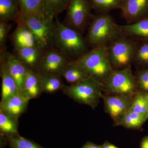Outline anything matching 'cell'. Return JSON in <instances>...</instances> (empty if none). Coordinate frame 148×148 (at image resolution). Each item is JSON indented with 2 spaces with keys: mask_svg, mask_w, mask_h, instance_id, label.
<instances>
[{
  "mask_svg": "<svg viewBox=\"0 0 148 148\" xmlns=\"http://www.w3.org/2000/svg\"><path fill=\"white\" fill-rule=\"evenodd\" d=\"M53 48L75 61L89 51L85 38L78 32L67 27L55 17Z\"/></svg>",
  "mask_w": 148,
  "mask_h": 148,
  "instance_id": "obj_1",
  "label": "cell"
},
{
  "mask_svg": "<svg viewBox=\"0 0 148 148\" xmlns=\"http://www.w3.org/2000/svg\"><path fill=\"white\" fill-rule=\"evenodd\" d=\"M122 35L120 25L109 13L93 15L85 38L91 49L107 46Z\"/></svg>",
  "mask_w": 148,
  "mask_h": 148,
  "instance_id": "obj_2",
  "label": "cell"
},
{
  "mask_svg": "<svg viewBox=\"0 0 148 148\" xmlns=\"http://www.w3.org/2000/svg\"><path fill=\"white\" fill-rule=\"evenodd\" d=\"M75 61L84 69L88 76L102 84L114 71L109 59L107 46L91 49Z\"/></svg>",
  "mask_w": 148,
  "mask_h": 148,
  "instance_id": "obj_3",
  "label": "cell"
},
{
  "mask_svg": "<svg viewBox=\"0 0 148 148\" xmlns=\"http://www.w3.org/2000/svg\"><path fill=\"white\" fill-rule=\"evenodd\" d=\"M19 18L31 29L40 50L44 52L53 48L55 27L54 18L45 14L27 13L21 11Z\"/></svg>",
  "mask_w": 148,
  "mask_h": 148,
  "instance_id": "obj_4",
  "label": "cell"
},
{
  "mask_svg": "<svg viewBox=\"0 0 148 148\" xmlns=\"http://www.w3.org/2000/svg\"><path fill=\"white\" fill-rule=\"evenodd\" d=\"M61 90L75 102L87 105L93 110L98 106L103 92L102 84L90 77L76 84L65 85Z\"/></svg>",
  "mask_w": 148,
  "mask_h": 148,
  "instance_id": "obj_5",
  "label": "cell"
},
{
  "mask_svg": "<svg viewBox=\"0 0 148 148\" xmlns=\"http://www.w3.org/2000/svg\"><path fill=\"white\" fill-rule=\"evenodd\" d=\"M139 41L122 35L107 46L113 70L131 68Z\"/></svg>",
  "mask_w": 148,
  "mask_h": 148,
  "instance_id": "obj_6",
  "label": "cell"
},
{
  "mask_svg": "<svg viewBox=\"0 0 148 148\" xmlns=\"http://www.w3.org/2000/svg\"><path fill=\"white\" fill-rule=\"evenodd\" d=\"M92 4L90 0H70L63 24L84 34L92 19Z\"/></svg>",
  "mask_w": 148,
  "mask_h": 148,
  "instance_id": "obj_7",
  "label": "cell"
},
{
  "mask_svg": "<svg viewBox=\"0 0 148 148\" xmlns=\"http://www.w3.org/2000/svg\"><path fill=\"white\" fill-rule=\"evenodd\" d=\"M102 85L103 92L108 95L134 97L138 90L135 75L131 68L114 70Z\"/></svg>",
  "mask_w": 148,
  "mask_h": 148,
  "instance_id": "obj_8",
  "label": "cell"
},
{
  "mask_svg": "<svg viewBox=\"0 0 148 148\" xmlns=\"http://www.w3.org/2000/svg\"><path fill=\"white\" fill-rule=\"evenodd\" d=\"M71 61L66 56L53 48L44 51L35 71L40 75L53 74L61 76L64 69Z\"/></svg>",
  "mask_w": 148,
  "mask_h": 148,
  "instance_id": "obj_9",
  "label": "cell"
},
{
  "mask_svg": "<svg viewBox=\"0 0 148 148\" xmlns=\"http://www.w3.org/2000/svg\"><path fill=\"white\" fill-rule=\"evenodd\" d=\"M134 97L103 93L102 98L104 110L108 114L116 125L122 117L129 110Z\"/></svg>",
  "mask_w": 148,
  "mask_h": 148,
  "instance_id": "obj_10",
  "label": "cell"
},
{
  "mask_svg": "<svg viewBox=\"0 0 148 148\" xmlns=\"http://www.w3.org/2000/svg\"><path fill=\"white\" fill-rule=\"evenodd\" d=\"M119 9L127 24L147 17L148 0H121Z\"/></svg>",
  "mask_w": 148,
  "mask_h": 148,
  "instance_id": "obj_11",
  "label": "cell"
},
{
  "mask_svg": "<svg viewBox=\"0 0 148 148\" xmlns=\"http://www.w3.org/2000/svg\"><path fill=\"white\" fill-rule=\"evenodd\" d=\"M16 22V29L10 36V40L14 48L38 47L34 36L27 24L20 18Z\"/></svg>",
  "mask_w": 148,
  "mask_h": 148,
  "instance_id": "obj_12",
  "label": "cell"
},
{
  "mask_svg": "<svg viewBox=\"0 0 148 148\" xmlns=\"http://www.w3.org/2000/svg\"><path fill=\"white\" fill-rule=\"evenodd\" d=\"M30 100L22 92H18L5 101H1L0 111L18 119L25 112Z\"/></svg>",
  "mask_w": 148,
  "mask_h": 148,
  "instance_id": "obj_13",
  "label": "cell"
},
{
  "mask_svg": "<svg viewBox=\"0 0 148 148\" xmlns=\"http://www.w3.org/2000/svg\"><path fill=\"white\" fill-rule=\"evenodd\" d=\"M0 54L3 56L10 73L16 81L19 92H21L28 68L13 53L6 50L0 52Z\"/></svg>",
  "mask_w": 148,
  "mask_h": 148,
  "instance_id": "obj_14",
  "label": "cell"
},
{
  "mask_svg": "<svg viewBox=\"0 0 148 148\" xmlns=\"http://www.w3.org/2000/svg\"><path fill=\"white\" fill-rule=\"evenodd\" d=\"M43 52L37 47L14 48V55L28 69L36 71Z\"/></svg>",
  "mask_w": 148,
  "mask_h": 148,
  "instance_id": "obj_15",
  "label": "cell"
},
{
  "mask_svg": "<svg viewBox=\"0 0 148 148\" xmlns=\"http://www.w3.org/2000/svg\"><path fill=\"white\" fill-rule=\"evenodd\" d=\"M0 62L2 78L1 101H3L17 94L19 91L17 84L10 73L4 58L1 54H0Z\"/></svg>",
  "mask_w": 148,
  "mask_h": 148,
  "instance_id": "obj_16",
  "label": "cell"
},
{
  "mask_svg": "<svg viewBox=\"0 0 148 148\" xmlns=\"http://www.w3.org/2000/svg\"><path fill=\"white\" fill-rule=\"evenodd\" d=\"M42 92L40 75L34 70L28 69L21 92L31 100L38 98Z\"/></svg>",
  "mask_w": 148,
  "mask_h": 148,
  "instance_id": "obj_17",
  "label": "cell"
},
{
  "mask_svg": "<svg viewBox=\"0 0 148 148\" xmlns=\"http://www.w3.org/2000/svg\"><path fill=\"white\" fill-rule=\"evenodd\" d=\"M122 35L138 41L148 40V17L133 24L120 25Z\"/></svg>",
  "mask_w": 148,
  "mask_h": 148,
  "instance_id": "obj_18",
  "label": "cell"
},
{
  "mask_svg": "<svg viewBox=\"0 0 148 148\" xmlns=\"http://www.w3.org/2000/svg\"><path fill=\"white\" fill-rule=\"evenodd\" d=\"M21 11L17 0H0V21L16 22L19 18Z\"/></svg>",
  "mask_w": 148,
  "mask_h": 148,
  "instance_id": "obj_19",
  "label": "cell"
},
{
  "mask_svg": "<svg viewBox=\"0 0 148 148\" xmlns=\"http://www.w3.org/2000/svg\"><path fill=\"white\" fill-rule=\"evenodd\" d=\"M61 76L70 85L76 84L88 78V75L75 61L69 62L63 71Z\"/></svg>",
  "mask_w": 148,
  "mask_h": 148,
  "instance_id": "obj_20",
  "label": "cell"
},
{
  "mask_svg": "<svg viewBox=\"0 0 148 148\" xmlns=\"http://www.w3.org/2000/svg\"><path fill=\"white\" fill-rule=\"evenodd\" d=\"M0 131L1 136L6 139L19 135L18 119L0 111Z\"/></svg>",
  "mask_w": 148,
  "mask_h": 148,
  "instance_id": "obj_21",
  "label": "cell"
},
{
  "mask_svg": "<svg viewBox=\"0 0 148 148\" xmlns=\"http://www.w3.org/2000/svg\"><path fill=\"white\" fill-rule=\"evenodd\" d=\"M148 119L147 117L129 110L119 121L116 125L131 129H140Z\"/></svg>",
  "mask_w": 148,
  "mask_h": 148,
  "instance_id": "obj_22",
  "label": "cell"
},
{
  "mask_svg": "<svg viewBox=\"0 0 148 148\" xmlns=\"http://www.w3.org/2000/svg\"><path fill=\"white\" fill-rule=\"evenodd\" d=\"M42 92L52 93L62 89L65 84L62 76L53 74L40 75Z\"/></svg>",
  "mask_w": 148,
  "mask_h": 148,
  "instance_id": "obj_23",
  "label": "cell"
},
{
  "mask_svg": "<svg viewBox=\"0 0 148 148\" xmlns=\"http://www.w3.org/2000/svg\"><path fill=\"white\" fill-rule=\"evenodd\" d=\"M70 0H45L44 13L46 16L54 18L66 10Z\"/></svg>",
  "mask_w": 148,
  "mask_h": 148,
  "instance_id": "obj_24",
  "label": "cell"
},
{
  "mask_svg": "<svg viewBox=\"0 0 148 148\" xmlns=\"http://www.w3.org/2000/svg\"><path fill=\"white\" fill-rule=\"evenodd\" d=\"M148 94L138 90L133 98L130 110L147 117Z\"/></svg>",
  "mask_w": 148,
  "mask_h": 148,
  "instance_id": "obj_25",
  "label": "cell"
},
{
  "mask_svg": "<svg viewBox=\"0 0 148 148\" xmlns=\"http://www.w3.org/2000/svg\"><path fill=\"white\" fill-rule=\"evenodd\" d=\"M133 64L138 70L148 68V40L139 42Z\"/></svg>",
  "mask_w": 148,
  "mask_h": 148,
  "instance_id": "obj_26",
  "label": "cell"
},
{
  "mask_svg": "<svg viewBox=\"0 0 148 148\" xmlns=\"http://www.w3.org/2000/svg\"><path fill=\"white\" fill-rule=\"evenodd\" d=\"M17 1L21 8V11L33 14H45V0Z\"/></svg>",
  "mask_w": 148,
  "mask_h": 148,
  "instance_id": "obj_27",
  "label": "cell"
},
{
  "mask_svg": "<svg viewBox=\"0 0 148 148\" xmlns=\"http://www.w3.org/2000/svg\"><path fill=\"white\" fill-rule=\"evenodd\" d=\"M92 9L97 14L109 13L119 9L121 0H90Z\"/></svg>",
  "mask_w": 148,
  "mask_h": 148,
  "instance_id": "obj_28",
  "label": "cell"
},
{
  "mask_svg": "<svg viewBox=\"0 0 148 148\" xmlns=\"http://www.w3.org/2000/svg\"><path fill=\"white\" fill-rule=\"evenodd\" d=\"M7 141L10 148H46L19 135L7 138Z\"/></svg>",
  "mask_w": 148,
  "mask_h": 148,
  "instance_id": "obj_29",
  "label": "cell"
},
{
  "mask_svg": "<svg viewBox=\"0 0 148 148\" xmlns=\"http://www.w3.org/2000/svg\"><path fill=\"white\" fill-rule=\"evenodd\" d=\"M135 75L138 90L148 94V68L138 70Z\"/></svg>",
  "mask_w": 148,
  "mask_h": 148,
  "instance_id": "obj_30",
  "label": "cell"
},
{
  "mask_svg": "<svg viewBox=\"0 0 148 148\" xmlns=\"http://www.w3.org/2000/svg\"><path fill=\"white\" fill-rule=\"evenodd\" d=\"M9 22L0 21V52L7 50L5 45L12 27Z\"/></svg>",
  "mask_w": 148,
  "mask_h": 148,
  "instance_id": "obj_31",
  "label": "cell"
},
{
  "mask_svg": "<svg viewBox=\"0 0 148 148\" xmlns=\"http://www.w3.org/2000/svg\"><path fill=\"white\" fill-rule=\"evenodd\" d=\"M82 148H101V145H98L92 142H87Z\"/></svg>",
  "mask_w": 148,
  "mask_h": 148,
  "instance_id": "obj_32",
  "label": "cell"
},
{
  "mask_svg": "<svg viewBox=\"0 0 148 148\" xmlns=\"http://www.w3.org/2000/svg\"><path fill=\"white\" fill-rule=\"evenodd\" d=\"M140 148H148V135L144 137L141 140Z\"/></svg>",
  "mask_w": 148,
  "mask_h": 148,
  "instance_id": "obj_33",
  "label": "cell"
},
{
  "mask_svg": "<svg viewBox=\"0 0 148 148\" xmlns=\"http://www.w3.org/2000/svg\"><path fill=\"white\" fill-rule=\"evenodd\" d=\"M101 148H119L110 143L108 141H106L101 145Z\"/></svg>",
  "mask_w": 148,
  "mask_h": 148,
  "instance_id": "obj_34",
  "label": "cell"
},
{
  "mask_svg": "<svg viewBox=\"0 0 148 148\" xmlns=\"http://www.w3.org/2000/svg\"><path fill=\"white\" fill-rule=\"evenodd\" d=\"M147 112H148V106H147Z\"/></svg>",
  "mask_w": 148,
  "mask_h": 148,
  "instance_id": "obj_35",
  "label": "cell"
}]
</instances>
